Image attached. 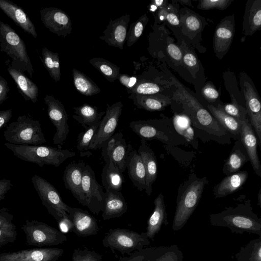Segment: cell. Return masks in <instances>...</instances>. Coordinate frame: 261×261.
Listing matches in <instances>:
<instances>
[{
	"label": "cell",
	"instance_id": "obj_1",
	"mask_svg": "<svg viewBox=\"0 0 261 261\" xmlns=\"http://www.w3.org/2000/svg\"><path fill=\"white\" fill-rule=\"evenodd\" d=\"M176 89L172 99L182 105L185 115L196 133L203 132L216 138L219 143L230 144L232 138L215 118L175 77H172Z\"/></svg>",
	"mask_w": 261,
	"mask_h": 261
},
{
	"label": "cell",
	"instance_id": "obj_2",
	"mask_svg": "<svg viewBox=\"0 0 261 261\" xmlns=\"http://www.w3.org/2000/svg\"><path fill=\"white\" fill-rule=\"evenodd\" d=\"M214 226L227 227L233 233L247 232L261 237V218L254 213L251 200H244L234 207L229 206L221 212L209 216Z\"/></svg>",
	"mask_w": 261,
	"mask_h": 261
},
{
	"label": "cell",
	"instance_id": "obj_3",
	"mask_svg": "<svg viewBox=\"0 0 261 261\" xmlns=\"http://www.w3.org/2000/svg\"><path fill=\"white\" fill-rule=\"evenodd\" d=\"M208 180L206 177H199L191 172L187 179L179 186L176 206L172 228L180 230L186 224L198 206Z\"/></svg>",
	"mask_w": 261,
	"mask_h": 261
},
{
	"label": "cell",
	"instance_id": "obj_4",
	"mask_svg": "<svg viewBox=\"0 0 261 261\" xmlns=\"http://www.w3.org/2000/svg\"><path fill=\"white\" fill-rule=\"evenodd\" d=\"M129 127L141 139L146 141L156 140L171 147L188 145L187 140L178 132L172 120L168 117L133 121Z\"/></svg>",
	"mask_w": 261,
	"mask_h": 261
},
{
	"label": "cell",
	"instance_id": "obj_5",
	"mask_svg": "<svg viewBox=\"0 0 261 261\" xmlns=\"http://www.w3.org/2000/svg\"><path fill=\"white\" fill-rule=\"evenodd\" d=\"M5 146L19 159L35 163L40 167L53 165L59 167L66 159L75 155L68 149L48 146L22 145L5 143Z\"/></svg>",
	"mask_w": 261,
	"mask_h": 261
},
{
	"label": "cell",
	"instance_id": "obj_6",
	"mask_svg": "<svg viewBox=\"0 0 261 261\" xmlns=\"http://www.w3.org/2000/svg\"><path fill=\"white\" fill-rule=\"evenodd\" d=\"M4 137L9 143L22 145H39L46 142L39 121L23 115L7 127Z\"/></svg>",
	"mask_w": 261,
	"mask_h": 261
},
{
	"label": "cell",
	"instance_id": "obj_7",
	"mask_svg": "<svg viewBox=\"0 0 261 261\" xmlns=\"http://www.w3.org/2000/svg\"><path fill=\"white\" fill-rule=\"evenodd\" d=\"M0 47L12 59V68L27 71L30 77L34 70L24 41L8 24L0 20Z\"/></svg>",
	"mask_w": 261,
	"mask_h": 261
},
{
	"label": "cell",
	"instance_id": "obj_8",
	"mask_svg": "<svg viewBox=\"0 0 261 261\" xmlns=\"http://www.w3.org/2000/svg\"><path fill=\"white\" fill-rule=\"evenodd\" d=\"M104 247L122 254H132L150 244L146 232H138L126 228L110 229L102 241Z\"/></svg>",
	"mask_w": 261,
	"mask_h": 261
},
{
	"label": "cell",
	"instance_id": "obj_9",
	"mask_svg": "<svg viewBox=\"0 0 261 261\" xmlns=\"http://www.w3.org/2000/svg\"><path fill=\"white\" fill-rule=\"evenodd\" d=\"M26 236L27 245L41 248L58 245L67 240L64 233L48 224L36 220H27L21 226Z\"/></svg>",
	"mask_w": 261,
	"mask_h": 261
},
{
	"label": "cell",
	"instance_id": "obj_10",
	"mask_svg": "<svg viewBox=\"0 0 261 261\" xmlns=\"http://www.w3.org/2000/svg\"><path fill=\"white\" fill-rule=\"evenodd\" d=\"M31 181L43 205L57 222L68 216L69 206L63 201L60 194L53 185L36 174L32 177Z\"/></svg>",
	"mask_w": 261,
	"mask_h": 261
},
{
	"label": "cell",
	"instance_id": "obj_11",
	"mask_svg": "<svg viewBox=\"0 0 261 261\" xmlns=\"http://www.w3.org/2000/svg\"><path fill=\"white\" fill-rule=\"evenodd\" d=\"M240 86L245 97L246 110L250 122L257 136L258 145L261 148V103L258 93L251 79L241 73Z\"/></svg>",
	"mask_w": 261,
	"mask_h": 261
},
{
	"label": "cell",
	"instance_id": "obj_12",
	"mask_svg": "<svg viewBox=\"0 0 261 261\" xmlns=\"http://www.w3.org/2000/svg\"><path fill=\"white\" fill-rule=\"evenodd\" d=\"M82 187L86 206L94 214L103 212L106 193L96 180L94 171L89 165H86L82 176Z\"/></svg>",
	"mask_w": 261,
	"mask_h": 261
},
{
	"label": "cell",
	"instance_id": "obj_13",
	"mask_svg": "<svg viewBox=\"0 0 261 261\" xmlns=\"http://www.w3.org/2000/svg\"><path fill=\"white\" fill-rule=\"evenodd\" d=\"M123 103L118 101L107 105L105 114L89 147V149H101L103 143L114 134L121 115Z\"/></svg>",
	"mask_w": 261,
	"mask_h": 261
},
{
	"label": "cell",
	"instance_id": "obj_14",
	"mask_svg": "<svg viewBox=\"0 0 261 261\" xmlns=\"http://www.w3.org/2000/svg\"><path fill=\"white\" fill-rule=\"evenodd\" d=\"M44 100L47 106L48 117L56 129L53 143L62 145L69 133L68 115L62 102L53 96L46 95Z\"/></svg>",
	"mask_w": 261,
	"mask_h": 261
},
{
	"label": "cell",
	"instance_id": "obj_15",
	"mask_svg": "<svg viewBox=\"0 0 261 261\" xmlns=\"http://www.w3.org/2000/svg\"><path fill=\"white\" fill-rule=\"evenodd\" d=\"M58 248L41 247L0 253V261H58L64 253Z\"/></svg>",
	"mask_w": 261,
	"mask_h": 261
},
{
	"label": "cell",
	"instance_id": "obj_16",
	"mask_svg": "<svg viewBox=\"0 0 261 261\" xmlns=\"http://www.w3.org/2000/svg\"><path fill=\"white\" fill-rule=\"evenodd\" d=\"M40 14L41 21L51 32L64 38L71 33V20L62 10L55 7L43 8Z\"/></svg>",
	"mask_w": 261,
	"mask_h": 261
},
{
	"label": "cell",
	"instance_id": "obj_17",
	"mask_svg": "<svg viewBox=\"0 0 261 261\" xmlns=\"http://www.w3.org/2000/svg\"><path fill=\"white\" fill-rule=\"evenodd\" d=\"M234 34V15L227 16L216 27L213 38V48L219 59L227 53Z\"/></svg>",
	"mask_w": 261,
	"mask_h": 261
},
{
	"label": "cell",
	"instance_id": "obj_18",
	"mask_svg": "<svg viewBox=\"0 0 261 261\" xmlns=\"http://www.w3.org/2000/svg\"><path fill=\"white\" fill-rule=\"evenodd\" d=\"M73 223L72 231L80 237L96 234L99 228L97 220L87 211L69 206L67 212Z\"/></svg>",
	"mask_w": 261,
	"mask_h": 261
},
{
	"label": "cell",
	"instance_id": "obj_19",
	"mask_svg": "<svg viewBox=\"0 0 261 261\" xmlns=\"http://www.w3.org/2000/svg\"><path fill=\"white\" fill-rule=\"evenodd\" d=\"M85 166V163L83 160L77 163L71 162L66 167L63 176L65 188L83 206H86L82 187L83 173Z\"/></svg>",
	"mask_w": 261,
	"mask_h": 261
},
{
	"label": "cell",
	"instance_id": "obj_20",
	"mask_svg": "<svg viewBox=\"0 0 261 261\" xmlns=\"http://www.w3.org/2000/svg\"><path fill=\"white\" fill-rule=\"evenodd\" d=\"M129 20L130 15L127 14L111 20L103 32V35L99 36V39L110 46L122 50L126 41Z\"/></svg>",
	"mask_w": 261,
	"mask_h": 261
},
{
	"label": "cell",
	"instance_id": "obj_21",
	"mask_svg": "<svg viewBox=\"0 0 261 261\" xmlns=\"http://www.w3.org/2000/svg\"><path fill=\"white\" fill-rule=\"evenodd\" d=\"M240 139L246 150L254 173L261 177V164L257 152L258 142L254 129L247 118L242 121Z\"/></svg>",
	"mask_w": 261,
	"mask_h": 261
},
{
	"label": "cell",
	"instance_id": "obj_22",
	"mask_svg": "<svg viewBox=\"0 0 261 261\" xmlns=\"http://www.w3.org/2000/svg\"><path fill=\"white\" fill-rule=\"evenodd\" d=\"M137 152L142 160L146 173L145 191L147 196H150L152 192V185L157 177L156 158L152 148L144 139L141 140Z\"/></svg>",
	"mask_w": 261,
	"mask_h": 261
},
{
	"label": "cell",
	"instance_id": "obj_23",
	"mask_svg": "<svg viewBox=\"0 0 261 261\" xmlns=\"http://www.w3.org/2000/svg\"><path fill=\"white\" fill-rule=\"evenodd\" d=\"M154 207L147 221L146 234L148 238L153 240L159 232L162 226L169 224L164 201V196L160 193L154 200Z\"/></svg>",
	"mask_w": 261,
	"mask_h": 261
},
{
	"label": "cell",
	"instance_id": "obj_24",
	"mask_svg": "<svg viewBox=\"0 0 261 261\" xmlns=\"http://www.w3.org/2000/svg\"><path fill=\"white\" fill-rule=\"evenodd\" d=\"M0 9L25 32L37 38L34 24L20 7L9 1L0 0Z\"/></svg>",
	"mask_w": 261,
	"mask_h": 261
},
{
	"label": "cell",
	"instance_id": "obj_25",
	"mask_svg": "<svg viewBox=\"0 0 261 261\" xmlns=\"http://www.w3.org/2000/svg\"><path fill=\"white\" fill-rule=\"evenodd\" d=\"M126 169L134 186L140 191L145 189L146 173L142 160L138 152L130 150L126 164Z\"/></svg>",
	"mask_w": 261,
	"mask_h": 261
},
{
	"label": "cell",
	"instance_id": "obj_26",
	"mask_svg": "<svg viewBox=\"0 0 261 261\" xmlns=\"http://www.w3.org/2000/svg\"><path fill=\"white\" fill-rule=\"evenodd\" d=\"M248 175L247 171H242L224 177L214 186V196L216 198H223L238 191L245 184Z\"/></svg>",
	"mask_w": 261,
	"mask_h": 261
},
{
	"label": "cell",
	"instance_id": "obj_27",
	"mask_svg": "<svg viewBox=\"0 0 261 261\" xmlns=\"http://www.w3.org/2000/svg\"><path fill=\"white\" fill-rule=\"evenodd\" d=\"M106 199L101 216L103 220L119 218L127 210V204L121 191L105 192Z\"/></svg>",
	"mask_w": 261,
	"mask_h": 261
},
{
	"label": "cell",
	"instance_id": "obj_28",
	"mask_svg": "<svg viewBox=\"0 0 261 261\" xmlns=\"http://www.w3.org/2000/svg\"><path fill=\"white\" fill-rule=\"evenodd\" d=\"M261 28V0L248 1L246 6L243 32L250 36Z\"/></svg>",
	"mask_w": 261,
	"mask_h": 261
},
{
	"label": "cell",
	"instance_id": "obj_29",
	"mask_svg": "<svg viewBox=\"0 0 261 261\" xmlns=\"http://www.w3.org/2000/svg\"><path fill=\"white\" fill-rule=\"evenodd\" d=\"M249 159L240 139L236 140L228 158L223 165L222 171L228 175L238 172Z\"/></svg>",
	"mask_w": 261,
	"mask_h": 261
},
{
	"label": "cell",
	"instance_id": "obj_30",
	"mask_svg": "<svg viewBox=\"0 0 261 261\" xmlns=\"http://www.w3.org/2000/svg\"><path fill=\"white\" fill-rule=\"evenodd\" d=\"M128 98L136 107L148 111L163 110L171 102L168 97L159 96L157 94L141 95L132 93L130 94Z\"/></svg>",
	"mask_w": 261,
	"mask_h": 261
},
{
	"label": "cell",
	"instance_id": "obj_31",
	"mask_svg": "<svg viewBox=\"0 0 261 261\" xmlns=\"http://www.w3.org/2000/svg\"><path fill=\"white\" fill-rule=\"evenodd\" d=\"M8 71L16 84L21 95L26 100L37 101L39 89L37 85L21 71L9 67Z\"/></svg>",
	"mask_w": 261,
	"mask_h": 261
},
{
	"label": "cell",
	"instance_id": "obj_32",
	"mask_svg": "<svg viewBox=\"0 0 261 261\" xmlns=\"http://www.w3.org/2000/svg\"><path fill=\"white\" fill-rule=\"evenodd\" d=\"M124 181L122 172L111 161L105 163L101 173V182L106 192L121 191Z\"/></svg>",
	"mask_w": 261,
	"mask_h": 261
},
{
	"label": "cell",
	"instance_id": "obj_33",
	"mask_svg": "<svg viewBox=\"0 0 261 261\" xmlns=\"http://www.w3.org/2000/svg\"><path fill=\"white\" fill-rule=\"evenodd\" d=\"M207 108L212 116L233 139H240L242 121L227 115L212 105H208Z\"/></svg>",
	"mask_w": 261,
	"mask_h": 261
},
{
	"label": "cell",
	"instance_id": "obj_34",
	"mask_svg": "<svg viewBox=\"0 0 261 261\" xmlns=\"http://www.w3.org/2000/svg\"><path fill=\"white\" fill-rule=\"evenodd\" d=\"M75 115L72 117L86 129L100 121L105 111L99 112L96 107L84 103L81 106L73 107Z\"/></svg>",
	"mask_w": 261,
	"mask_h": 261
},
{
	"label": "cell",
	"instance_id": "obj_35",
	"mask_svg": "<svg viewBox=\"0 0 261 261\" xmlns=\"http://www.w3.org/2000/svg\"><path fill=\"white\" fill-rule=\"evenodd\" d=\"M72 75L74 86L81 94L91 96L101 92L100 89L91 79L77 69H72Z\"/></svg>",
	"mask_w": 261,
	"mask_h": 261
},
{
	"label": "cell",
	"instance_id": "obj_36",
	"mask_svg": "<svg viewBox=\"0 0 261 261\" xmlns=\"http://www.w3.org/2000/svg\"><path fill=\"white\" fill-rule=\"evenodd\" d=\"M182 252L177 245L150 247L151 261H182Z\"/></svg>",
	"mask_w": 261,
	"mask_h": 261
},
{
	"label": "cell",
	"instance_id": "obj_37",
	"mask_svg": "<svg viewBox=\"0 0 261 261\" xmlns=\"http://www.w3.org/2000/svg\"><path fill=\"white\" fill-rule=\"evenodd\" d=\"M235 256L237 261H261V237L241 247Z\"/></svg>",
	"mask_w": 261,
	"mask_h": 261
},
{
	"label": "cell",
	"instance_id": "obj_38",
	"mask_svg": "<svg viewBox=\"0 0 261 261\" xmlns=\"http://www.w3.org/2000/svg\"><path fill=\"white\" fill-rule=\"evenodd\" d=\"M89 63L110 82H114L120 74V68L116 65L100 57H94L89 60Z\"/></svg>",
	"mask_w": 261,
	"mask_h": 261
},
{
	"label": "cell",
	"instance_id": "obj_39",
	"mask_svg": "<svg viewBox=\"0 0 261 261\" xmlns=\"http://www.w3.org/2000/svg\"><path fill=\"white\" fill-rule=\"evenodd\" d=\"M42 56L43 65L50 77L56 82L60 81L61 68L59 54L53 52L45 47L42 48Z\"/></svg>",
	"mask_w": 261,
	"mask_h": 261
},
{
	"label": "cell",
	"instance_id": "obj_40",
	"mask_svg": "<svg viewBox=\"0 0 261 261\" xmlns=\"http://www.w3.org/2000/svg\"><path fill=\"white\" fill-rule=\"evenodd\" d=\"M130 149L127 146L125 139L122 138L116 142L112 151L110 161L122 173L126 169Z\"/></svg>",
	"mask_w": 261,
	"mask_h": 261
},
{
	"label": "cell",
	"instance_id": "obj_41",
	"mask_svg": "<svg viewBox=\"0 0 261 261\" xmlns=\"http://www.w3.org/2000/svg\"><path fill=\"white\" fill-rule=\"evenodd\" d=\"M100 122V121L79 134L77 149L81 156H89L92 154V153L89 151V147L98 129Z\"/></svg>",
	"mask_w": 261,
	"mask_h": 261
},
{
	"label": "cell",
	"instance_id": "obj_42",
	"mask_svg": "<svg viewBox=\"0 0 261 261\" xmlns=\"http://www.w3.org/2000/svg\"><path fill=\"white\" fill-rule=\"evenodd\" d=\"M149 20L147 14L143 15L135 22L130 24L127 31L126 41L128 47L132 46L141 37Z\"/></svg>",
	"mask_w": 261,
	"mask_h": 261
},
{
	"label": "cell",
	"instance_id": "obj_43",
	"mask_svg": "<svg viewBox=\"0 0 261 261\" xmlns=\"http://www.w3.org/2000/svg\"><path fill=\"white\" fill-rule=\"evenodd\" d=\"M231 103L221 104L219 103L216 107L236 119L240 121H243L247 118V114L246 108L240 105L233 96H231Z\"/></svg>",
	"mask_w": 261,
	"mask_h": 261
},
{
	"label": "cell",
	"instance_id": "obj_44",
	"mask_svg": "<svg viewBox=\"0 0 261 261\" xmlns=\"http://www.w3.org/2000/svg\"><path fill=\"white\" fill-rule=\"evenodd\" d=\"M161 90V87L155 83L138 80L134 87L131 90L127 91L129 94L152 95L157 94Z\"/></svg>",
	"mask_w": 261,
	"mask_h": 261
},
{
	"label": "cell",
	"instance_id": "obj_45",
	"mask_svg": "<svg viewBox=\"0 0 261 261\" xmlns=\"http://www.w3.org/2000/svg\"><path fill=\"white\" fill-rule=\"evenodd\" d=\"M102 256L94 250L87 249H74L72 261H102Z\"/></svg>",
	"mask_w": 261,
	"mask_h": 261
},
{
	"label": "cell",
	"instance_id": "obj_46",
	"mask_svg": "<svg viewBox=\"0 0 261 261\" xmlns=\"http://www.w3.org/2000/svg\"><path fill=\"white\" fill-rule=\"evenodd\" d=\"M123 137V134L119 132L114 134L103 143L101 147V156L105 163L110 161L111 153L116 142Z\"/></svg>",
	"mask_w": 261,
	"mask_h": 261
},
{
	"label": "cell",
	"instance_id": "obj_47",
	"mask_svg": "<svg viewBox=\"0 0 261 261\" xmlns=\"http://www.w3.org/2000/svg\"><path fill=\"white\" fill-rule=\"evenodd\" d=\"M232 2V0H202L199 2L197 8L204 10L213 9L223 10L226 9Z\"/></svg>",
	"mask_w": 261,
	"mask_h": 261
},
{
	"label": "cell",
	"instance_id": "obj_48",
	"mask_svg": "<svg viewBox=\"0 0 261 261\" xmlns=\"http://www.w3.org/2000/svg\"><path fill=\"white\" fill-rule=\"evenodd\" d=\"M118 261H151L150 247L144 248L128 256H120Z\"/></svg>",
	"mask_w": 261,
	"mask_h": 261
},
{
	"label": "cell",
	"instance_id": "obj_49",
	"mask_svg": "<svg viewBox=\"0 0 261 261\" xmlns=\"http://www.w3.org/2000/svg\"><path fill=\"white\" fill-rule=\"evenodd\" d=\"M17 237L16 227L10 228H0V248L9 243L14 242Z\"/></svg>",
	"mask_w": 261,
	"mask_h": 261
},
{
	"label": "cell",
	"instance_id": "obj_50",
	"mask_svg": "<svg viewBox=\"0 0 261 261\" xmlns=\"http://www.w3.org/2000/svg\"><path fill=\"white\" fill-rule=\"evenodd\" d=\"M13 215L6 207L0 209V228L5 229L15 227L13 223Z\"/></svg>",
	"mask_w": 261,
	"mask_h": 261
},
{
	"label": "cell",
	"instance_id": "obj_51",
	"mask_svg": "<svg viewBox=\"0 0 261 261\" xmlns=\"http://www.w3.org/2000/svg\"><path fill=\"white\" fill-rule=\"evenodd\" d=\"M202 94L207 101H215L219 96L218 91L210 84L205 85L202 89Z\"/></svg>",
	"mask_w": 261,
	"mask_h": 261
},
{
	"label": "cell",
	"instance_id": "obj_52",
	"mask_svg": "<svg viewBox=\"0 0 261 261\" xmlns=\"http://www.w3.org/2000/svg\"><path fill=\"white\" fill-rule=\"evenodd\" d=\"M118 80L122 85L126 88L127 91L131 90L138 81L136 76H130L125 73H120Z\"/></svg>",
	"mask_w": 261,
	"mask_h": 261
},
{
	"label": "cell",
	"instance_id": "obj_53",
	"mask_svg": "<svg viewBox=\"0 0 261 261\" xmlns=\"http://www.w3.org/2000/svg\"><path fill=\"white\" fill-rule=\"evenodd\" d=\"M185 24L187 28L192 32H197L201 27L200 21L197 17L194 15L188 16L186 19Z\"/></svg>",
	"mask_w": 261,
	"mask_h": 261
},
{
	"label": "cell",
	"instance_id": "obj_54",
	"mask_svg": "<svg viewBox=\"0 0 261 261\" xmlns=\"http://www.w3.org/2000/svg\"><path fill=\"white\" fill-rule=\"evenodd\" d=\"M167 51L170 57L174 61L180 62L182 59V53L178 47L173 43L169 44L167 47Z\"/></svg>",
	"mask_w": 261,
	"mask_h": 261
},
{
	"label": "cell",
	"instance_id": "obj_55",
	"mask_svg": "<svg viewBox=\"0 0 261 261\" xmlns=\"http://www.w3.org/2000/svg\"><path fill=\"white\" fill-rule=\"evenodd\" d=\"M57 223L60 231L63 233L72 231L73 225L68 216L63 218Z\"/></svg>",
	"mask_w": 261,
	"mask_h": 261
},
{
	"label": "cell",
	"instance_id": "obj_56",
	"mask_svg": "<svg viewBox=\"0 0 261 261\" xmlns=\"http://www.w3.org/2000/svg\"><path fill=\"white\" fill-rule=\"evenodd\" d=\"M13 187L11 181L8 179L0 180V201L5 198L8 191Z\"/></svg>",
	"mask_w": 261,
	"mask_h": 261
},
{
	"label": "cell",
	"instance_id": "obj_57",
	"mask_svg": "<svg viewBox=\"0 0 261 261\" xmlns=\"http://www.w3.org/2000/svg\"><path fill=\"white\" fill-rule=\"evenodd\" d=\"M9 91L7 82L4 77L0 76V105L6 99Z\"/></svg>",
	"mask_w": 261,
	"mask_h": 261
},
{
	"label": "cell",
	"instance_id": "obj_58",
	"mask_svg": "<svg viewBox=\"0 0 261 261\" xmlns=\"http://www.w3.org/2000/svg\"><path fill=\"white\" fill-rule=\"evenodd\" d=\"M12 116V109L0 111V130L6 125Z\"/></svg>",
	"mask_w": 261,
	"mask_h": 261
},
{
	"label": "cell",
	"instance_id": "obj_59",
	"mask_svg": "<svg viewBox=\"0 0 261 261\" xmlns=\"http://www.w3.org/2000/svg\"><path fill=\"white\" fill-rule=\"evenodd\" d=\"M184 63L190 67H195L197 64L196 57L191 53H187L183 58Z\"/></svg>",
	"mask_w": 261,
	"mask_h": 261
},
{
	"label": "cell",
	"instance_id": "obj_60",
	"mask_svg": "<svg viewBox=\"0 0 261 261\" xmlns=\"http://www.w3.org/2000/svg\"><path fill=\"white\" fill-rule=\"evenodd\" d=\"M166 18L168 21L172 25H178L179 24V20L177 16L173 13H169Z\"/></svg>",
	"mask_w": 261,
	"mask_h": 261
},
{
	"label": "cell",
	"instance_id": "obj_61",
	"mask_svg": "<svg viewBox=\"0 0 261 261\" xmlns=\"http://www.w3.org/2000/svg\"><path fill=\"white\" fill-rule=\"evenodd\" d=\"M153 2V5H155L157 7H161L163 4L164 3V1L163 0H155L152 1Z\"/></svg>",
	"mask_w": 261,
	"mask_h": 261
},
{
	"label": "cell",
	"instance_id": "obj_62",
	"mask_svg": "<svg viewBox=\"0 0 261 261\" xmlns=\"http://www.w3.org/2000/svg\"><path fill=\"white\" fill-rule=\"evenodd\" d=\"M257 204L261 208V189H259L258 195H257Z\"/></svg>",
	"mask_w": 261,
	"mask_h": 261
},
{
	"label": "cell",
	"instance_id": "obj_63",
	"mask_svg": "<svg viewBox=\"0 0 261 261\" xmlns=\"http://www.w3.org/2000/svg\"><path fill=\"white\" fill-rule=\"evenodd\" d=\"M179 2H180L182 4H185V5H187L192 6V5H191V3L190 1L182 0V1H179Z\"/></svg>",
	"mask_w": 261,
	"mask_h": 261
}]
</instances>
